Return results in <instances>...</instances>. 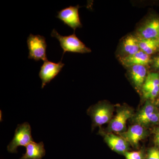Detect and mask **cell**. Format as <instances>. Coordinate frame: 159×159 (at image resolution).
Wrapping results in <instances>:
<instances>
[{"instance_id": "obj_5", "label": "cell", "mask_w": 159, "mask_h": 159, "mask_svg": "<svg viewBox=\"0 0 159 159\" xmlns=\"http://www.w3.org/2000/svg\"><path fill=\"white\" fill-rule=\"evenodd\" d=\"M34 142L31 136V127L28 122L17 125L14 138L7 146V150L11 153H17L19 146L26 147L31 142Z\"/></svg>"}, {"instance_id": "obj_23", "label": "cell", "mask_w": 159, "mask_h": 159, "mask_svg": "<svg viewBox=\"0 0 159 159\" xmlns=\"http://www.w3.org/2000/svg\"><path fill=\"white\" fill-rule=\"evenodd\" d=\"M158 113H159V122H158V123H159V111H158Z\"/></svg>"}, {"instance_id": "obj_8", "label": "cell", "mask_w": 159, "mask_h": 159, "mask_svg": "<svg viewBox=\"0 0 159 159\" xmlns=\"http://www.w3.org/2000/svg\"><path fill=\"white\" fill-rule=\"evenodd\" d=\"M78 6H70L57 12L56 17L75 31L77 28H81L82 24L80 18Z\"/></svg>"}, {"instance_id": "obj_13", "label": "cell", "mask_w": 159, "mask_h": 159, "mask_svg": "<svg viewBox=\"0 0 159 159\" xmlns=\"http://www.w3.org/2000/svg\"><path fill=\"white\" fill-rule=\"evenodd\" d=\"M151 61L150 55L143 51H139L136 54L127 55L122 57L121 62L126 67H131L134 66H147Z\"/></svg>"}, {"instance_id": "obj_3", "label": "cell", "mask_w": 159, "mask_h": 159, "mask_svg": "<svg viewBox=\"0 0 159 159\" xmlns=\"http://www.w3.org/2000/svg\"><path fill=\"white\" fill-rule=\"evenodd\" d=\"M134 124H139L146 128L149 125L158 123V110L150 100H146L144 105L132 118Z\"/></svg>"}, {"instance_id": "obj_1", "label": "cell", "mask_w": 159, "mask_h": 159, "mask_svg": "<svg viewBox=\"0 0 159 159\" xmlns=\"http://www.w3.org/2000/svg\"><path fill=\"white\" fill-rule=\"evenodd\" d=\"M51 36L57 39L59 42L60 45L63 51V56L67 52L82 54L91 52V49L87 47L74 33L68 36H63L60 34L55 29H53Z\"/></svg>"}, {"instance_id": "obj_19", "label": "cell", "mask_w": 159, "mask_h": 159, "mask_svg": "<svg viewBox=\"0 0 159 159\" xmlns=\"http://www.w3.org/2000/svg\"><path fill=\"white\" fill-rule=\"evenodd\" d=\"M145 159H159V148L153 147L149 148L146 152Z\"/></svg>"}, {"instance_id": "obj_15", "label": "cell", "mask_w": 159, "mask_h": 159, "mask_svg": "<svg viewBox=\"0 0 159 159\" xmlns=\"http://www.w3.org/2000/svg\"><path fill=\"white\" fill-rule=\"evenodd\" d=\"M130 77L135 87L138 90H142L146 80L147 70L145 66H134L131 67Z\"/></svg>"}, {"instance_id": "obj_14", "label": "cell", "mask_w": 159, "mask_h": 159, "mask_svg": "<svg viewBox=\"0 0 159 159\" xmlns=\"http://www.w3.org/2000/svg\"><path fill=\"white\" fill-rule=\"evenodd\" d=\"M25 153L20 159H42L45 155L46 151L43 142H32L26 146Z\"/></svg>"}, {"instance_id": "obj_12", "label": "cell", "mask_w": 159, "mask_h": 159, "mask_svg": "<svg viewBox=\"0 0 159 159\" xmlns=\"http://www.w3.org/2000/svg\"><path fill=\"white\" fill-rule=\"evenodd\" d=\"M137 37L147 39H159V18H153L146 21L138 30Z\"/></svg>"}, {"instance_id": "obj_24", "label": "cell", "mask_w": 159, "mask_h": 159, "mask_svg": "<svg viewBox=\"0 0 159 159\" xmlns=\"http://www.w3.org/2000/svg\"></svg>"}, {"instance_id": "obj_17", "label": "cell", "mask_w": 159, "mask_h": 159, "mask_svg": "<svg viewBox=\"0 0 159 159\" xmlns=\"http://www.w3.org/2000/svg\"><path fill=\"white\" fill-rule=\"evenodd\" d=\"M123 49L128 55L136 54L140 51L138 38L133 35L127 36L123 42Z\"/></svg>"}, {"instance_id": "obj_4", "label": "cell", "mask_w": 159, "mask_h": 159, "mask_svg": "<svg viewBox=\"0 0 159 159\" xmlns=\"http://www.w3.org/2000/svg\"><path fill=\"white\" fill-rule=\"evenodd\" d=\"M29 51L28 58L38 61L48 60L47 56V43L45 38L37 34H29L27 40Z\"/></svg>"}, {"instance_id": "obj_18", "label": "cell", "mask_w": 159, "mask_h": 159, "mask_svg": "<svg viewBox=\"0 0 159 159\" xmlns=\"http://www.w3.org/2000/svg\"><path fill=\"white\" fill-rule=\"evenodd\" d=\"M125 159H145L146 152L144 150L128 151L124 155Z\"/></svg>"}, {"instance_id": "obj_10", "label": "cell", "mask_w": 159, "mask_h": 159, "mask_svg": "<svg viewBox=\"0 0 159 159\" xmlns=\"http://www.w3.org/2000/svg\"><path fill=\"white\" fill-rule=\"evenodd\" d=\"M141 90L144 99L150 101L155 99L159 93V74H148Z\"/></svg>"}, {"instance_id": "obj_6", "label": "cell", "mask_w": 159, "mask_h": 159, "mask_svg": "<svg viewBox=\"0 0 159 159\" xmlns=\"http://www.w3.org/2000/svg\"><path fill=\"white\" fill-rule=\"evenodd\" d=\"M134 115L133 110L128 107H118L116 114L109 122L107 131L119 133L125 131L127 121L129 119H132Z\"/></svg>"}, {"instance_id": "obj_11", "label": "cell", "mask_w": 159, "mask_h": 159, "mask_svg": "<svg viewBox=\"0 0 159 159\" xmlns=\"http://www.w3.org/2000/svg\"><path fill=\"white\" fill-rule=\"evenodd\" d=\"M104 140L112 150L119 154L123 155L129 149V144L126 140L120 136L116 135L112 133H107L103 135Z\"/></svg>"}, {"instance_id": "obj_7", "label": "cell", "mask_w": 159, "mask_h": 159, "mask_svg": "<svg viewBox=\"0 0 159 159\" xmlns=\"http://www.w3.org/2000/svg\"><path fill=\"white\" fill-rule=\"evenodd\" d=\"M64 66V64L61 61L55 63L48 59L44 61L39 72V77L42 83V89L56 77Z\"/></svg>"}, {"instance_id": "obj_22", "label": "cell", "mask_w": 159, "mask_h": 159, "mask_svg": "<svg viewBox=\"0 0 159 159\" xmlns=\"http://www.w3.org/2000/svg\"><path fill=\"white\" fill-rule=\"evenodd\" d=\"M157 104L159 106V97L157 101Z\"/></svg>"}, {"instance_id": "obj_2", "label": "cell", "mask_w": 159, "mask_h": 159, "mask_svg": "<svg viewBox=\"0 0 159 159\" xmlns=\"http://www.w3.org/2000/svg\"><path fill=\"white\" fill-rule=\"evenodd\" d=\"M113 106L108 102L102 101L90 107L88 114L93 121V128L109 123L112 119Z\"/></svg>"}, {"instance_id": "obj_21", "label": "cell", "mask_w": 159, "mask_h": 159, "mask_svg": "<svg viewBox=\"0 0 159 159\" xmlns=\"http://www.w3.org/2000/svg\"><path fill=\"white\" fill-rule=\"evenodd\" d=\"M154 66L157 68L159 69V55L154 59Z\"/></svg>"}, {"instance_id": "obj_9", "label": "cell", "mask_w": 159, "mask_h": 159, "mask_svg": "<svg viewBox=\"0 0 159 159\" xmlns=\"http://www.w3.org/2000/svg\"><path fill=\"white\" fill-rule=\"evenodd\" d=\"M119 134L120 136L126 140L129 145L134 148H138L139 142L147 137L148 132L144 126L134 124L125 131Z\"/></svg>"}, {"instance_id": "obj_16", "label": "cell", "mask_w": 159, "mask_h": 159, "mask_svg": "<svg viewBox=\"0 0 159 159\" xmlns=\"http://www.w3.org/2000/svg\"><path fill=\"white\" fill-rule=\"evenodd\" d=\"M137 38L140 50L148 55L153 54L159 48L158 39H147Z\"/></svg>"}, {"instance_id": "obj_20", "label": "cell", "mask_w": 159, "mask_h": 159, "mask_svg": "<svg viewBox=\"0 0 159 159\" xmlns=\"http://www.w3.org/2000/svg\"><path fill=\"white\" fill-rule=\"evenodd\" d=\"M155 142L157 147L159 148V127L157 128L155 135Z\"/></svg>"}]
</instances>
